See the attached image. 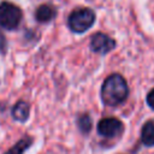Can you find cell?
Returning a JSON list of instances; mask_svg holds the SVG:
<instances>
[{
	"label": "cell",
	"mask_w": 154,
	"mask_h": 154,
	"mask_svg": "<svg viewBox=\"0 0 154 154\" xmlns=\"http://www.w3.org/2000/svg\"><path fill=\"white\" fill-rule=\"evenodd\" d=\"M77 126L79 129V131L84 135L89 134L91 128H93V120L91 117L88 113H82L77 117Z\"/></svg>",
	"instance_id": "30bf717a"
},
{
	"label": "cell",
	"mask_w": 154,
	"mask_h": 154,
	"mask_svg": "<svg viewBox=\"0 0 154 154\" xmlns=\"http://www.w3.org/2000/svg\"><path fill=\"white\" fill-rule=\"evenodd\" d=\"M30 107L25 101H18L12 108V117L17 122H25L29 118Z\"/></svg>",
	"instance_id": "52a82bcc"
},
{
	"label": "cell",
	"mask_w": 154,
	"mask_h": 154,
	"mask_svg": "<svg viewBox=\"0 0 154 154\" xmlns=\"http://www.w3.org/2000/svg\"><path fill=\"white\" fill-rule=\"evenodd\" d=\"M95 23V13L91 8L81 7L73 10L67 19V25L71 31L76 34H83L89 30Z\"/></svg>",
	"instance_id": "7a4b0ae2"
},
{
	"label": "cell",
	"mask_w": 154,
	"mask_h": 154,
	"mask_svg": "<svg viewBox=\"0 0 154 154\" xmlns=\"http://www.w3.org/2000/svg\"><path fill=\"white\" fill-rule=\"evenodd\" d=\"M114 47H116V41L111 36L103 32H96L90 38V49L94 53L105 55L109 53L112 49H114Z\"/></svg>",
	"instance_id": "5b68a950"
},
{
	"label": "cell",
	"mask_w": 154,
	"mask_h": 154,
	"mask_svg": "<svg viewBox=\"0 0 154 154\" xmlns=\"http://www.w3.org/2000/svg\"><path fill=\"white\" fill-rule=\"evenodd\" d=\"M35 17H36V19H37L38 22H41V23L49 22V20H52V19L55 17V8H54L53 6H51V5H47V4L41 5V6L36 10Z\"/></svg>",
	"instance_id": "ba28073f"
},
{
	"label": "cell",
	"mask_w": 154,
	"mask_h": 154,
	"mask_svg": "<svg viewBox=\"0 0 154 154\" xmlns=\"http://www.w3.org/2000/svg\"><path fill=\"white\" fill-rule=\"evenodd\" d=\"M141 142L146 147H154V122L148 120L141 129Z\"/></svg>",
	"instance_id": "8992f818"
},
{
	"label": "cell",
	"mask_w": 154,
	"mask_h": 154,
	"mask_svg": "<svg viewBox=\"0 0 154 154\" xmlns=\"http://www.w3.org/2000/svg\"><path fill=\"white\" fill-rule=\"evenodd\" d=\"M31 143H32V138L26 136L19 140L13 147H11L7 152H5V154H24V152L31 146Z\"/></svg>",
	"instance_id": "9c48e42d"
},
{
	"label": "cell",
	"mask_w": 154,
	"mask_h": 154,
	"mask_svg": "<svg viewBox=\"0 0 154 154\" xmlns=\"http://www.w3.org/2000/svg\"><path fill=\"white\" fill-rule=\"evenodd\" d=\"M128 95L129 87L122 75L113 73L103 81L101 87V100L106 106H119L126 100Z\"/></svg>",
	"instance_id": "6da1fadb"
},
{
	"label": "cell",
	"mask_w": 154,
	"mask_h": 154,
	"mask_svg": "<svg viewBox=\"0 0 154 154\" xmlns=\"http://www.w3.org/2000/svg\"><path fill=\"white\" fill-rule=\"evenodd\" d=\"M146 101H147V105H148L152 109H154V88H153V89L147 94Z\"/></svg>",
	"instance_id": "8fae6325"
},
{
	"label": "cell",
	"mask_w": 154,
	"mask_h": 154,
	"mask_svg": "<svg viewBox=\"0 0 154 154\" xmlns=\"http://www.w3.org/2000/svg\"><path fill=\"white\" fill-rule=\"evenodd\" d=\"M6 48V40H5V36L2 35V32L0 31V51L4 52Z\"/></svg>",
	"instance_id": "7c38bea8"
},
{
	"label": "cell",
	"mask_w": 154,
	"mask_h": 154,
	"mask_svg": "<svg viewBox=\"0 0 154 154\" xmlns=\"http://www.w3.org/2000/svg\"><path fill=\"white\" fill-rule=\"evenodd\" d=\"M22 20V10L8 1L0 4V26L6 30L16 29Z\"/></svg>",
	"instance_id": "3957f363"
},
{
	"label": "cell",
	"mask_w": 154,
	"mask_h": 154,
	"mask_svg": "<svg viewBox=\"0 0 154 154\" xmlns=\"http://www.w3.org/2000/svg\"><path fill=\"white\" fill-rule=\"evenodd\" d=\"M124 131V124L113 117L103 118L97 124V132L99 135L106 137V138H113L119 136Z\"/></svg>",
	"instance_id": "277c9868"
}]
</instances>
